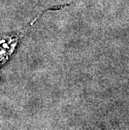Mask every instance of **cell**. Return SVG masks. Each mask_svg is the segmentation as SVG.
Returning <instances> with one entry per match:
<instances>
[{
    "instance_id": "obj_1",
    "label": "cell",
    "mask_w": 129,
    "mask_h": 130,
    "mask_svg": "<svg viewBox=\"0 0 129 130\" xmlns=\"http://www.w3.org/2000/svg\"><path fill=\"white\" fill-rule=\"evenodd\" d=\"M46 11H45V12H46ZM45 12H43L41 14L36 17V19H34V20L28 27L24 28L21 31L13 32L10 33V34L0 35V67L4 64H5L9 60V57L13 54V52L15 51L16 48H17L19 42L20 41L21 38L23 37L26 30H28L29 27L32 26V24L35 23V21L40 18V16L42 15Z\"/></svg>"
}]
</instances>
